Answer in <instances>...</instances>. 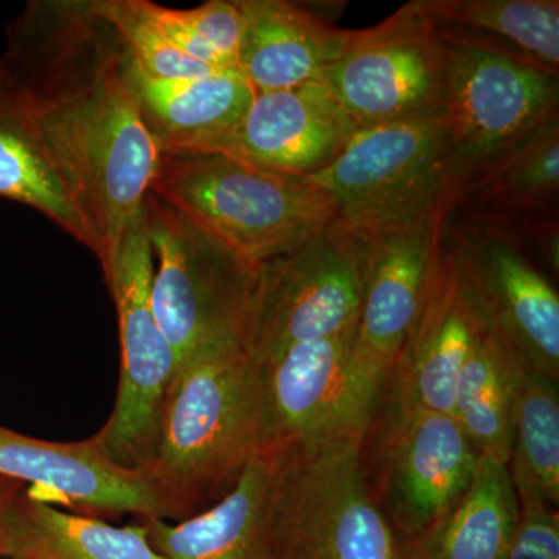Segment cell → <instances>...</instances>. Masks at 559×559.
<instances>
[{
	"mask_svg": "<svg viewBox=\"0 0 559 559\" xmlns=\"http://www.w3.org/2000/svg\"><path fill=\"white\" fill-rule=\"evenodd\" d=\"M0 559H11V558L0 557Z\"/></svg>",
	"mask_w": 559,
	"mask_h": 559,
	"instance_id": "32",
	"label": "cell"
},
{
	"mask_svg": "<svg viewBox=\"0 0 559 559\" xmlns=\"http://www.w3.org/2000/svg\"><path fill=\"white\" fill-rule=\"evenodd\" d=\"M419 3L440 27L479 33L547 68H559L558 0H419Z\"/></svg>",
	"mask_w": 559,
	"mask_h": 559,
	"instance_id": "27",
	"label": "cell"
},
{
	"mask_svg": "<svg viewBox=\"0 0 559 559\" xmlns=\"http://www.w3.org/2000/svg\"><path fill=\"white\" fill-rule=\"evenodd\" d=\"M360 441L274 451L271 520L278 559H401L367 479Z\"/></svg>",
	"mask_w": 559,
	"mask_h": 559,
	"instance_id": "6",
	"label": "cell"
},
{
	"mask_svg": "<svg viewBox=\"0 0 559 559\" xmlns=\"http://www.w3.org/2000/svg\"><path fill=\"white\" fill-rule=\"evenodd\" d=\"M94 5L123 39L135 69L148 79L191 80L221 72L183 53L151 20L143 0H94Z\"/></svg>",
	"mask_w": 559,
	"mask_h": 559,
	"instance_id": "29",
	"label": "cell"
},
{
	"mask_svg": "<svg viewBox=\"0 0 559 559\" xmlns=\"http://www.w3.org/2000/svg\"><path fill=\"white\" fill-rule=\"evenodd\" d=\"M480 457L451 415L390 411L371 491L400 543L417 538L462 499Z\"/></svg>",
	"mask_w": 559,
	"mask_h": 559,
	"instance_id": "12",
	"label": "cell"
},
{
	"mask_svg": "<svg viewBox=\"0 0 559 559\" xmlns=\"http://www.w3.org/2000/svg\"><path fill=\"white\" fill-rule=\"evenodd\" d=\"M559 119L530 134L471 176L451 216L454 229L530 240L558 270ZM451 227V226H450Z\"/></svg>",
	"mask_w": 559,
	"mask_h": 559,
	"instance_id": "14",
	"label": "cell"
},
{
	"mask_svg": "<svg viewBox=\"0 0 559 559\" xmlns=\"http://www.w3.org/2000/svg\"><path fill=\"white\" fill-rule=\"evenodd\" d=\"M242 16L237 70L255 92L322 83L347 44L349 31L305 3L237 0Z\"/></svg>",
	"mask_w": 559,
	"mask_h": 559,
	"instance_id": "19",
	"label": "cell"
},
{
	"mask_svg": "<svg viewBox=\"0 0 559 559\" xmlns=\"http://www.w3.org/2000/svg\"><path fill=\"white\" fill-rule=\"evenodd\" d=\"M359 128L323 83L257 92L240 123L210 153L259 170L310 179Z\"/></svg>",
	"mask_w": 559,
	"mask_h": 559,
	"instance_id": "18",
	"label": "cell"
},
{
	"mask_svg": "<svg viewBox=\"0 0 559 559\" xmlns=\"http://www.w3.org/2000/svg\"><path fill=\"white\" fill-rule=\"evenodd\" d=\"M521 360L487 330L463 366L451 417L481 457L509 465L514 390Z\"/></svg>",
	"mask_w": 559,
	"mask_h": 559,
	"instance_id": "26",
	"label": "cell"
},
{
	"mask_svg": "<svg viewBox=\"0 0 559 559\" xmlns=\"http://www.w3.org/2000/svg\"><path fill=\"white\" fill-rule=\"evenodd\" d=\"M5 36L0 79L94 231L103 266L142 213L160 159L134 61L94 0H31Z\"/></svg>",
	"mask_w": 559,
	"mask_h": 559,
	"instance_id": "1",
	"label": "cell"
},
{
	"mask_svg": "<svg viewBox=\"0 0 559 559\" xmlns=\"http://www.w3.org/2000/svg\"><path fill=\"white\" fill-rule=\"evenodd\" d=\"M102 271L119 322L120 378L112 414L95 436L114 463L142 471L153 454L162 409L179 369L153 310L154 257L143 209Z\"/></svg>",
	"mask_w": 559,
	"mask_h": 559,
	"instance_id": "10",
	"label": "cell"
},
{
	"mask_svg": "<svg viewBox=\"0 0 559 559\" xmlns=\"http://www.w3.org/2000/svg\"><path fill=\"white\" fill-rule=\"evenodd\" d=\"M356 326L293 345L263 367V450L366 443L390 373L359 355Z\"/></svg>",
	"mask_w": 559,
	"mask_h": 559,
	"instance_id": "8",
	"label": "cell"
},
{
	"mask_svg": "<svg viewBox=\"0 0 559 559\" xmlns=\"http://www.w3.org/2000/svg\"><path fill=\"white\" fill-rule=\"evenodd\" d=\"M150 191L260 266L337 218L310 179L259 170L219 153L162 154Z\"/></svg>",
	"mask_w": 559,
	"mask_h": 559,
	"instance_id": "3",
	"label": "cell"
},
{
	"mask_svg": "<svg viewBox=\"0 0 559 559\" xmlns=\"http://www.w3.org/2000/svg\"><path fill=\"white\" fill-rule=\"evenodd\" d=\"M275 454L264 450L215 506L179 522L145 521L165 559H278L271 520Z\"/></svg>",
	"mask_w": 559,
	"mask_h": 559,
	"instance_id": "20",
	"label": "cell"
},
{
	"mask_svg": "<svg viewBox=\"0 0 559 559\" xmlns=\"http://www.w3.org/2000/svg\"><path fill=\"white\" fill-rule=\"evenodd\" d=\"M263 367L241 337L213 342L180 362L145 468L162 520L179 522L215 506L261 450Z\"/></svg>",
	"mask_w": 559,
	"mask_h": 559,
	"instance_id": "2",
	"label": "cell"
},
{
	"mask_svg": "<svg viewBox=\"0 0 559 559\" xmlns=\"http://www.w3.org/2000/svg\"><path fill=\"white\" fill-rule=\"evenodd\" d=\"M334 201L337 216L360 230L454 212L460 187L452 171L444 114L362 128L325 170L310 178Z\"/></svg>",
	"mask_w": 559,
	"mask_h": 559,
	"instance_id": "7",
	"label": "cell"
},
{
	"mask_svg": "<svg viewBox=\"0 0 559 559\" xmlns=\"http://www.w3.org/2000/svg\"><path fill=\"white\" fill-rule=\"evenodd\" d=\"M487 330V319L444 238L439 266L390 371L393 409L451 415L460 373Z\"/></svg>",
	"mask_w": 559,
	"mask_h": 559,
	"instance_id": "15",
	"label": "cell"
},
{
	"mask_svg": "<svg viewBox=\"0 0 559 559\" xmlns=\"http://www.w3.org/2000/svg\"><path fill=\"white\" fill-rule=\"evenodd\" d=\"M511 481L521 509L558 510V381L521 367L511 419Z\"/></svg>",
	"mask_w": 559,
	"mask_h": 559,
	"instance_id": "25",
	"label": "cell"
},
{
	"mask_svg": "<svg viewBox=\"0 0 559 559\" xmlns=\"http://www.w3.org/2000/svg\"><path fill=\"white\" fill-rule=\"evenodd\" d=\"M140 114L159 154L210 153L240 123L257 92L238 70L201 79H148L134 66Z\"/></svg>",
	"mask_w": 559,
	"mask_h": 559,
	"instance_id": "21",
	"label": "cell"
},
{
	"mask_svg": "<svg viewBox=\"0 0 559 559\" xmlns=\"http://www.w3.org/2000/svg\"><path fill=\"white\" fill-rule=\"evenodd\" d=\"M507 559H559L558 510L521 509Z\"/></svg>",
	"mask_w": 559,
	"mask_h": 559,
	"instance_id": "30",
	"label": "cell"
},
{
	"mask_svg": "<svg viewBox=\"0 0 559 559\" xmlns=\"http://www.w3.org/2000/svg\"><path fill=\"white\" fill-rule=\"evenodd\" d=\"M24 487L25 485L21 484V481L3 479V477H0V510H2L3 506H5V503Z\"/></svg>",
	"mask_w": 559,
	"mask_h": 559,
	"instance_id": "31",
	"label": "cell"
},
{
	"mask_svg": "<svg viewBox=\"0 0 559 559\" xmlns=\"http://www.w3.org/2000/svg\"><path fill=\"white\" fill-rule=\"evenodd\" d=\"M146 13L193 60L218 70H237L242 16L237 0H210L193 9H170L143 0Z\"/></svg>",
	"mask_w": 559,
	"mask_h": 559,
	"instance_id": "28",
	"label": "cell"
},
{
	"mask_svg": "<svg viewBox=\"0 0 559 559\" xmlns=\"http://www.w3.org/2000/svg\"><path fill=\"white\" fill-rule=\"evenodd\" d=\"M439 28L448 51L443 114L462 190L489 162L559 119V72L479 33Z\"/></svg>",
	"mask_w": 559,
	"mask_h": 559,
	"instance_id": "4",
	"label": "cell"
},
{
	"mask_svg": "<svg viewBox=\"0 0 559 559\" xmlns=\"http://www.w3.org/2000/svg\"><path fill=\"white\" fill-rule=\"evenodd\" d=\"M153 310L180 362L204 345L241 337L257 270L180 210L148 191Z\"/></svg>",
	"mask_w": 559,
	"mask_h": 559,
	"instance_id": "9",
	"label": "cell"
},
{
	"mask_svg": "<svg viewBox=\"0 0 559 559\" xmlns=\"http://www.w3.org/2000/svg\"><path fill=\"white\" fill-rule=\"evenodd\" d=\"M448 246L488 326L525 369L559 380V296L516 242L487 231L454 229Z\"/></svg>",
	"mask_w": 559,
	"mask_h": 559,
	"instance_id": "13",
	"label": "cell"
},
{
	"mask_svg": "<svg viewBox=\"0 0 559 559\" xmlns=\"http://www.w3.org/2000/svg\"><path fill=\"white\" fill-rule=\"evenodd\" d=\"M448 51L419 0L366 31H349L322 83L359 130L443 114Z\"/></svg>",
	"mask_w": 559,
	"mask_h": 559,
	"instance_id": "11",
	"label": "cell"
},
{
	"mask_svg": "<svg viewBox=\"0 0 559 559\" xmlns=\"http://www.w3.org/2000/svg\"><path fill=\"white\" fill-rule=\"evenodd\" d=\"M0 200L25 205L90 249L100 246L20 103L0 79Z\"/></svg>",
	"mask_w": 559,
	"mask_h": 559,
	"instance_id": "24",
	"label": "cell"
},
{
	"mask_svg": "<svg viewBox=\"0 0 559 559\" xmlns=\"http://www.w3.org/2000/svg\"><path fill=\"white\" fill-rule=\"evenodd\" d=\"M451 210L369 230V261L356 326L359 355L392 371L444 250Z\"/></svg>",
	"mask_w": 559,
	"mask_h": 559,
	"instance_id": "17",
	"label": "cell"
},
{
	"mask_svg": "<svg viewBox=\"0 0 559 559\" xmlns=\"http://www.w3.org/2000/svg\"><path fill=\"white\" fill-rule=\"evenodd\" d=\"M0 477L21 481L35 498L84 516L162 520L142 473L114 463L97 436L64 443L0 426Z\"/></svg>",
	"mask_w": 559,
	"mask_h": 559,
	"instance_id": "16",
	"label": "cell"
},
{
	"mask_svg": "<svg viewBox=\"0 0 559 559\" xmlns=\"http://www.w3.org/2000/svg\"><path fill=\"white\" fill-rule=\"evenodd\" d=\"M369 234L337 216L297 248L260 264L242 342L261 367L293 345L358 325Z\"/></svg>",
	"mask_w": 559,
	"mask_h": 559,
	"instance_id": "5",
	"label": "cell"
},
{
	"mask_svg": "<svg viewBox=\"0 0 559 559\" xmlns=\"http://www.w3.org/2000/svg\"><path fill=\"white\" fill-rule=\"evenodd\" d=\"M0 557L11 559H165L145 521L114 525L17 491L0 510Z\"/></svg>",
	"mask_w": 559,
	"mask_h": 559,
	"instance_id": "22",
	"label": "cell"
},
{
	"mask_svg": "<svg viewBox=\"0 0 559 559\" xmlns=\"http://www.w3.org/2000/svg\"><path fill=\"white\" fill-rule=\"evenodd\" d=\"M520 516L509 466L480 457L462 499L417 538L400 543L401 559H507Z\"/></svg>",
	"mask_w": 559,
	"mask_h": 559,
	"instance_id": "23",
	"label": "cell"
}]
</instances>
